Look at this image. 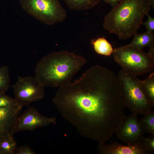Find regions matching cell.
I'll list each match as a JSON object with an SVG mask.
<instances>
[{"mask_svg": "<svg viewBox=\"0 0 154 154\" xmlns=\"http://www.w3.org/2000/svg\"><path fill=\"white\" fill-rule=\"evenodd\" d=\"M130 45L142 50L144 48L154 44V32L147 31L134 35Z\"/></svg>", "mask_w": 154, "mask_h": 154, "instance_id": "7c38bea8", "label": "cell"}, {"mask_svg": "<svg viewBox=\"0 0 154 154\" xmlns=\"http://www.w3.org/2000/svg\"><path fill=\"white\" fill-rule=\"evenodd\" d=\"M52 101L81 136L99 143L111 138L125 116L118 76L98 64L59 87Z\"/></svg>", "mask_w": 154, "mask_h": 154, "instance_id": "6da1fadb", "label": "cell"}, {"mask_svg": "<svg viewBox=\"0 0 154 154\" xmlns=\"http://www.w3.org/2000/svg\"><path fill=\"white\" fill-rule=\"evenodd\" d=\"M22 108L19 106L0 108V142L13 137Z\"/></svg>", "mask_w": 154, "mask_h": 154, "instance_id": "30bf717a", "label": "cell"}, {"mask_svg": "<svg viewBox=\"0 0 154 154\" xmlns=\"http://www.w3.org/2000/svg\"><path fill=\"white\" fill-rule=\"evenodd\" d=\"M144 93L153 107L154 106V73L146 79L141 80Z\"/></svg>", "mask_w": 154, "mask_h": 154, "instance_id": "9a60e30c", "label": "cell"}, {"mask_svg": "<svg viewBox=\"0 0 154 154\" xmlns=\"http://www.w3.org/2000/svg\"><path fill=\"white\" fill-rule=\"evenodd\" d=\"M86 63L82 56L67 50L53 52L38 62L35 68V76L45 86L59 88L70 83Z\"/></svg>", "mask_w": 154, "mask_h": 154, "instance_id": "7a4b0ae2", "label": "cell"}, {"mask_svg": "<svg viewBox=\"0 0 154 154\" xmlns=\"http://www.w3.org/2000/svg\"><path fill=\"white\" fill-rule=\"evenodd\" d=\"M110 5L112 8L116 7L122 0H100Z\"/></svg>", "mask_w": 154, "mask_h": 154, "instance_id": "603a6c76", "label": "cell"}, {"mask_svg": "<svg viewBox=\"0 0 154 154\" xmlns=\"http://www.w3.org/2000/svg\"><path fill=\"white\" fill-rule=\"evenodd\" d=\"M17 147L13 137L8 138L0 142V154H13Z\"/></svg>", "mask_w": 154, "mask_h": 154, "instance_id": "ac0fdd59", "label": "cell"}, {"mask_svg": "<svg viewBox=\"0 0 154 154\" xmlns=\"http://www.w3.org/2000/svg\"><path fill=\"white\" fill-rule=\"evenodd\" d=\"M95 52L99 54L109 56L112 54L114 49L111 44L104 37L99 38L91 41Z\"/></svg>", "mask_w": 154, "mask_h": 154, "instance_id": "5bb4252c", "label": "cell"}, {"mask_svg": "<svg viewBox=\"0 0 154 154\" xmlns=\"http://www.w3.org/2000/svg\"><path fill=\"white\" fill-rule=\"evenodd\" d=\"M45 86L36 76H19L12 86L14 98L21 107L43 99Z\"/></svg>", "mask_w": 154, "mask_h": 154, "instance_id": "52a82bcc", "label": "cell"}, {"mask_svg": "<svg viewBox=\"0 0 154 154\" xmlns=\"http://www.w3.org/2000/svg\"><path fill=\"white\" fill-rule=\"evenodd\" d=\"M14 154H35L36 153L30 146L24 145L17 147Z\"/></svg>", "mask_w": 154, "mask_h": 154, "instance_id": "44dd1931", "label": "cell"}, {"mask_svg": "<svg viewBox=\"0 0 154 154\" xmlns=\"http://www.w3.org/2000/svg\"><path fill=\"white\" fill-rule=\"evenodd\" d=\"M124 106L131 114L144 115L151 110L152 106L143 90L141 81L137 76L121 69L117 76Z\"/></svg>", "mask_w": 154, "mask_h": 154, "instance_id": "277c9868", "label": "cell"}, {"mask_svg": "<svg viewBox=\"0 0 154 154\" xmlns=\"http://www.w3.org/2000/svg\"><path fill=\"white\" fill-rule=\"evenodd\" d=\"M142 143L145 148L150 153H154V135L147 137H143Z\"/></svg>", "mask_w": 154, "mask_h": 154, "instance_id": "ffe728a7", "label": "cell"}, {"mask_svg": "<svg viewBox=\"0 0 154 154\" xmlns=\"http://www.w3.org/2000/svg\"><path fill=\"white\" fill-rule=\"evenodd\" d=\"M71 10L82 11L93 8L101 2L100 0H63Z\"/></svg>", "mask_w": 154, "mask_h": 154, "instance_id": "4fadbf2b", "label": "cell"}, {"mask_svg": "<svg viewBox=\"0 0 154 154\" xmlns=\"http://www.w3.org/2000/svg\"><path fill=\"white\" fill-rule=\"evenodd\" d=\"M98 149L101 154H146L150 153L142 143L133 145H123L117 142L110 144L99 143Z\"/></svg>", "mask_w": 154, "mask_h": 154, "instance_id": "8fae6325", "label": "cell"}, {"mask_svg": "<svg viewBox=\"0 0 154 154\" xmlns=\"http://www.w3.org/2000/svg\"><path fill=\"white\" fill-rule=\"evenodd\" d=\"M55 117H48L42 115L35 107L29 106L19 116L14 130V134L22 131H32L37 128L54 124Z\"/></svg>", "mask_w": 154, "mask_h": 154, "instance_id": "9c48e42d", "label": "cell"}, {"mask_svg": "<svg viewBox=\"0 0 154 154\" xmlns=\"http://www.w3.org/2000/svg\"><path fill=\"white\" fill-rule=\"evenodd\" d=\"M147 15V20L146 22H143L142 24L145 27L147 31L153 32L154 31V19L148 14Z\"/></svg>", "mask_w": 154, "mask_h": 154, "instance_id": "7402d4cb", "label": "cell"}, {"mask_svg": "<svg viewBox=\"0 0 154 154\" xmlns=\"http://www.w3.org/2000/svg\"><path fill=\"white\" fill-rule=\"evenodd\" d=\"M140 125L144 132L154 135V112L151 111L143 115L139 120Z\"/></svg>", "mask_w": 154, "mask_h": 154, "instance_id": "2e32d148", "label": "cell"}, {"mask_svg": "<svg viewBox=\"0 0 154 154\" xmlns=\"http://www.w3.org/2000/svg\"><path fill=\"white\" fill-rule=\"evenodd\" d=\"M112 54L122 69L137 76L153 69L154 56L130 44L115 48Z\"/></svg>", "mask_w": 154, "mask_h": 154, "instance_id": "5b68a950", "label": "cell"}, {"mask_svg": "<svg viewBox=\"0 0 154 154\" xmlns=\"http://www.w3.org/2000/svg\"><path fill=\"white\" fill-rule=\"evenodd\" d=\"M154 0H122L105 15L103 26L110 33L125 40L137 33Z\"/></svg>", "mask_w": 154, "mask_h": 154, "instance_id": "3957f363", "label": "cell"}, {"mask_svg": "<svg viewBox=\"0 0 154 154\" xmlns=\"http://www.w3.org/2000/svg\"><path fill=\"white\" fill-rule=\"evenodd\" d=\"M5 93L0 92V108L19 106L14 98H12Z\"/></svg>", "mask_w": 154, "mask_h": 154, "instance_id": "d6986e66", "label": "cell"}, {"mask_svg": "<svg viewBox=\"0 0 154 154\" xmlns=\"http://www.w3.org/2000/svg\"><path fill=\"white\" fill-rule=\"evenodd\" d=\"M10 79L8 67L0 66V92L5 93L10 86Z\"/></svg>", "mask_w": 154, "mask_h": 154, "instance_id": "e0dca14e", "label": "cell"}, {"mask_svg": "<svg viewBox=\"0 0 154 154\" xmlns=\"http://www.w3.org/2000/svg\"><path fill=\"white\" fill-rule=\"evenodd\" d=\"M137 116L131 114L125 116L115 132L118 138L127 145L141 144L144 137Z\"/></svg>", "mask_w": 154, "mask_h": 154, "instance_id": "ba28073f", "label": "cell"}, {"mask_svg": "<svg viewBox=\"0 0 154 154\" xmlns=\"http://www.w3.org/2000/svg\"><path fill=\"white\" fill-rule=\"evenodd\" d=\"M19 2L24 11L47 25L62 22L67 16L59 0H19Z\"/></svg>", "mask_w": 154, "mask_h": 154, "instance_id": "8992f818", "label": "cell"}]
</instances>
